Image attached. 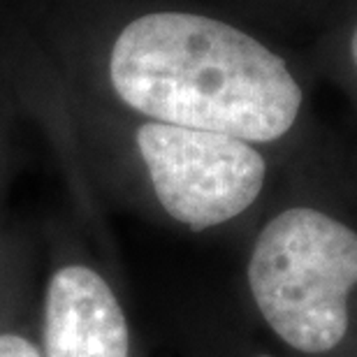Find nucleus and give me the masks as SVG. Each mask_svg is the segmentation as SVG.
<instances>
[{
    "label": "nucleus",
    "instance_id": "f257e3e1",
    "mask_svg": "<svg viewBox=\"0 0 357 357\" xmlns=\"http://www.w3.org/2000/svg\"><path fill=\"white\" fill-rule=\"evenodd\" d=\"M109 82L149 121L274 142L295 126L302 89L281 56L225 21L190 12L132 19L109 52Z\"/></svg>",
    "mask_w": 357,
    "mask_h": 357
},
{
    "label": "nucleus",
    "instance_id": "f03ea898",
    "mask_svg": "<svg viewBox=\"0 0 357 357\" xmlns=\"http://www.w3.org/2000/svg\"><path fill=\"white\" fill-rule=\"evenodd\" d=\"M248 285L262 318L302 353H327L348 330L357 285V232L327 213L292 206L258 234Z\"/></svg>",
    "mask_w": 357,
    "mask_h": 357
},
{
    "label": "nucleus",
    "instance_id": "7ed1b4c3",
    "mask_svg": "<svg viewBox=\"0 0 357 357\" xmlns=\"http://www.w3.org/2000/svg\"><path fill=\"white\" fill-rule=\"evenodd\" d=\"M135 139L160 206L190 230L232 220L265 185V158L232 135L146 121Z\"/></svg>",
    "mask_w": 357,
    "mask_h": 357
},
{
    "label": "nucleus",
    "instance_id": "20e7f679",
    "mask_svg": "<svg viewBox=\"0 0 357 357\" xmlns=\"http://www.w3.org/2000/svg\"><path fill=\"white\" fill-rule=\"evenodd\" d=\"M130 330L109 283L86 265H66L45 295V357H128Z\"/></svg>",
    "mask_w": 357,
    "mask_h": 357
},
{
    "label": "nucleus",
    "instance_id": "39448f33",
    "mask_svg": "<svg viewBox=\"0 0 357 357\" xmlns=\"http://www.w3.org/2000/svg\"><path fill=\"white\" fill-rule=\"evenodd\" d=\"M0 357H42L33 341L21 334H0Z\"/></svg>",
    "mask_w": 357,
    "mask_h": 357
},
{
    "label": "nucleus",
    "instance_id": "423d86ee",
    "mask_svg": "<svg viewBox=\"0 0 357 357\" xmlns=\"http://www.w3.org/2000/svg\"><path fill=\"white\" fill-rule=\"evenodd\" d=\"M351 56H353V63H355V68H357V28H355L353 38H351Z\"/></svg>",
    "mask_w": 357,
    "mask_h": 357
},
{
    "label": "nucleus",
    "instance_id": "0eeeda50",
    "mask_svg": "<svg viewBox=\"0 0 357 357\" xmlns=\"http://www.w3.org/2000/svg\"><path fill=\"white\" fill-rule=\"evenodd\" d=\"M262 357H267V355H262Z\"/></svg>",
    "mask_w": 357,
    "mask_h": 357
}]
</instances>
